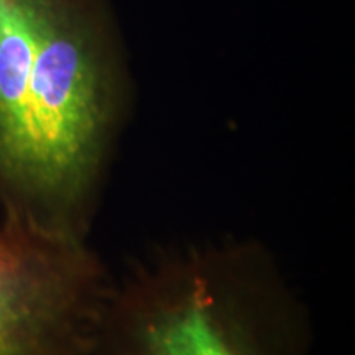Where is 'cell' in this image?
Segmentation results:
<instances>
[{"label": "cell", "instance_id": "cell-1", "mask_svg": "<svg viewBox=\"0 0 355 355\" xmlns=\"http://www.w3.org/2000/svg\"><path fill=\"white\" fill-rule=\"evenodd\" d=\"M127 86L97 0H0V214L91 235Z\"/></svg>", "mask_w": 355, "mask_h": 355}, {"label": "cell", "instance_id": "cell-2", "mask_svg": "<svg viewBox=\"0 0 355 355\" xmlns=\"http://www.w3.org/2000/svg\"><path fill=\"white\" fill-rule=\"evenodd\" d=\"M309 309L248 239L158 248L114 277L94 355H311Z\"/></svg>", "mask_w": 355, "mask_h": 355}, {"label": "cell", "instance_id": "cell-3", "mask_svg": "<svg viewBox=\"0 0 355 355\" xmlns=\"http://www.w3.org/2000/svg\"><path fill=\"white\" fill-rule=\"evenodd\" d=\"M112 283L89 237L0 214V355H94Z\"/></svg>", "mask_w": 355, "mask_h": 355}]
</instances>
